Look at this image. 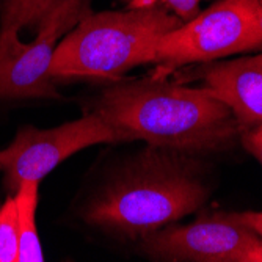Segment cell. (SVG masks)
I'll return each mask as SVG.
<instances>
[{
  "mask_svg": "<svg viewBox=\"0 0 262 262\" xmlns=\"http://www.w3.org/2000/svg\"><path fill=\"white\" fill-rule=\"evenodd\" d=\"M94 112L129 140L182 154L226 148L241 134L232 112L206 86L190 88L162 77L110 86Z\"/></svg>",
  "mask_w": 262,
  "mask_h": 262,
  "instance_id": "cell-1",
  "label": "cell"
},
{
  "mask_svg": "<svg viewBox=\"0 0 262 262\" xmlns=\"http://www.w3.org/2000/svg\"><path fill=\"white\" fill-rule=\"evenodd\" d=\"M207 198L187 154L149 146L85 209V220L135 239L195 212Z\"/></svg>",
  "mask_w": 262,
  "mask_h": 262,
  "instance_id": "cell-2",
  "label": "cell"
},
{
  "mask_svg": "<svg viewBox=\"0 0 262 262\" xmlns=\"http://www.w3.org/2000/svg\"><path fill=\"white\" fill-rule=\"evenodd\" d=\"M179 26L182 20L163 5L90 13L57 44L51 76L116 79L152 63L157 41Z\"/></svg>",
  "mask_w": 262,
  "mask_h": 262,
  "instance_id": "cell-3",
  "label": "cell"
},
{
  "mask_svg": "<svg viewBox=\"0 0 262 262\" xmlns=\"http://www.w3.org/2000/svg\"><path fill=\"white\" fill-rule=\"evenodd\" d=\"M259 42L256 0H220L163 35L156 44L152 63L165 69L210 63L241 52L259 51Z\"/></svg>",
  "mask_w": 262,
  "mask_h": 262,
  "instance_id": "cell-4",
  "label": "cell"
},
{
  "mask_svg": "<svg viewBox=\"0 0 262 262\" xmlns=\"http://www.w3.org/2000/svg\"><path fill=\"white\" fill-rule=\"evenodd\" d=\"M91 0H58L38 24V36L22 42L19 32L0 30V99L60 98L51 76L58 39L91 13Z\"/></svg>",
  "mask_w": 262,
  "mask_h": 262,
  "instance_id": "cell-5",
  "label": "cell"
},
{
  "mask_svg": "<svg viewBox=\"0 0 262 262\" xmlns=\"http://www.w3.org/2000/svg\"><path fill=\"white\" fill-rule=\"evenodd\" d=\"M130 141L98 112L54 129L22 127L11 145L0 151L4 184L14 193L24 181H41L73 154L99 143Z\"/></svg>",
  "mask_w": 262,
  "mask_h": 262,
  "instance_id": "cell-6",
  "label": "cell"
},
{
  "mask_svg": "<svg viewBox=\"0 0 262 262\" xmlns=\"http://www.w3.org/2000/svg\"><path fill=\"white\" fill-rule=\"evenodd\" d=\"M260 241L234 213H219L190 225L160 228L143 237V250L156 260L247 262Z\"/></svg>",
  "mask_w": 262,
  "mask_h": 262,
  "instance_id": "cell-7",
  "label": "cell"
},
{
  "mask_svg": "<svg viewBox=\"0 0 262 262\" xmlns=\"http://www.w3.org/2000/svg\"><path fill=\"white\" fill-rule=\"evenodd\" d=\"M201 71L206 88L232 112L241 132L262 123V54L210 63Z\"/></svg>",
  "mask_w": 262,
  "mask_h": 262,
  "instance_id": "cell-8",
  "label": "cell"
},
{
  "mask_svg": "<svg viewBox=\"0 0 262 262\" xmlns=\"http://www.w3.org/2000/svg\"><path fill=\"white\" fill-rule=\"evenodd\" d=\"M39 181H24L13 193L17 207L19 254L17 262H42V250L36 228Z\"/></svg>",
  "mask_w": 262,
  "mask_h": 262,
  "instance_id": "cell-9",
  "label": "cell"
},
{
  "mask_svg": "<svg viewBox=\"0 0 262 262\" xmlns=\"http://www.w3.org/2000/svg\"><path fill=\"white\" fill-rule=\"evenodd\" d=\"M58 0H0V30L20 32L39 24Z\"/></svg>",
  "mask_w": 262,
  "mask_h": 262,
  "instance_id": "cell-10",
  "label": "cell"
},
{
  "mask_svg": "<svg viewBox=\"0 0 262 262\" xmlns=\"http://www.w3.org/2000/svg\"><path fill=\"white\" fill-rule=\"evenodd\" d=\"M19 229L14 195L0 206V262H17Z\"/></svg>",
  "mask_w": 262,
  "mask_h": 262,
  "instance_id": "cell-11",
  "label": "cell"
},
{
  "mask_svg": "<svg viewBox=\"0 0 262 262\" xmlns=\"http://www.w3.org/2000/svg\"><path fill=\"white\" fill-rule=\"evenodd\" d=\"M152 5H163L182 22L193 19L200 13V0H132L129 2L130 8H145Z\"/></svg>",
  "mask_w": 262,
  "mask_h": 262,
  "instance_id": "cell-12",
  "label": "cell"
},
{
  "mask_svg": "<svg viewBox=\"0 0 262 262\" xmlns=\"http://www.w3.org/2000/svg\"><path fill=\"white\" fill-rule=\"evenodd\" d=\"M242 145L248 152H251L262 165V123L256 127L247 129L241 132Z\"/></svg>",
  "mask_w": 262,
  "mask_h": 262,
  "instance_id": "cell-13",
  "label": "cell"
},
{
  "mask_svg": "<svg viewBox=\"0 0 262 262\" xmlns=\"http://www.w3.org/2000/svg\"><path fill=\"white\" fill-rule=\"evenodd\" d=\"M237 220L251 228L259 237H262V210L260 212H234Z\"/></svg>",
  "mask_w": 262,
  "mask_h": 262,
  "instance_id": "cell-14",
  "label": "cell"
},
{
  "mask_svg": "<svg viewBox=\"0 0 262 262\" xmlns=\"http://www.w3.org/2000/svg\"><path fill=\"white\" fill-rule=\"evenodd\" d=\"M247 262H262V241L248 253Z\"/></svg>",
  "mask_w": 262,
  "mask_h": 262,
  "instance_id": "cell-15",
  "label": "cell"
},
{
  "mask_svg": "<svg viewBox=\"0 0 262 262\" xmlns=\"http://www.w3.org/2000/svg\"><path fill=\"white\" fill-rule=\"evenodd\" d=\"M257 2V14H259V29H260V42H259V51H262V0H256Z\"/></svg>",
  "mask_w": 262,
  "mask_h": 262,
  "instance_id": "cell-16",
  "label": "cell"
},
{
  "mask_svg": "<svg viewBox=\"0 0 262 262\" xmlns=\"http://www.w3.org/2000/svg\"><path fill=\"white\" fill-rule=\"evenodd\" d=\"M124 2H132V0H124Z\"/></svg>",
  "mask_w": 262,
  "mask_h": 262,
  "instance_id": "cell-17",
  "label": "cell"
},
{
  "mask_svg": "<svg viewBox=\"0 0 262 262\" xmlns=\"http://www.w3.org/2000/svg\"><path fill=\"white\" fill-rule=\"evenodd\" d=\"M0 170H2V166H0Z\"/></svg>",
  "mask_w": 262,
  "mask_h": 262,
  "instance_id": "cell-18",
  "label": "cell"
}]
</instances>
